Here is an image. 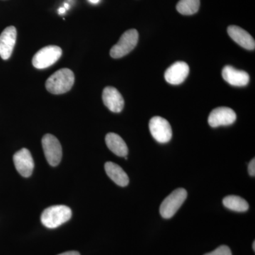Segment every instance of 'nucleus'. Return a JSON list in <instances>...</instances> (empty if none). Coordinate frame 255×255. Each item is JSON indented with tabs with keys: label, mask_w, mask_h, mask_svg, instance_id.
Here are the masks:
<instances>
[{
	"label": "nucleus",
	"mask_w": 255,
	"mask_h": 255,
	"mask_svg": "<svg viewBox=\"0 0 255 255\" xmlns=\"http://www.w3.org/2000/svg\"><path fill=\"white\" fill-rule=\"evenodd\" d=\"M75 82L73 72L68 68L60 69L47 80V90L53 95H62L71 90Z\"/></svg>",
	"instance_id": "1"
},
{
	"label": "nucleus",
	"mask_w": 255,
	"mask_h": 255,
	"mask_svg": "<svg viewBox=\"0 0 255 255\" xmlns=\"http://www.w3.org/2000/svg\"><path fill=\"white\" fill-rule=\"evenodd\" d=\"M72 211L68 206H50L42 213L41 221L45 227L53 229L59 227L71 219Z\"/></svg>",
	"instance_id": "2"
},
{
	"label": "nucleus",
	"mask_w": 255,
	"mask_h": 255,
	"mask_svg": "<svg viewBox=\"0 0 255 255\" xmlns=\"http://www.w3.org/2000/svg\"><path fill=\"white\" fill-rule=\"evenodd\" d=\"M187 197V191L183 188L172 191L161 204L159 213L162 217L166 219L173 217Z\"/></svg>",
	"instance_id": "3"
},
{
	"label": "nucleus",
	"mask_w": 255,
	"mask_h": 255,
	"mask_svg": "<svg viewBox=\"0 0 255 255\" xmlns=\"http://www.w3.org/2000/svg\"><path fill=\"white\" fill-rule=\"evenodd\" d=\"M138 41V33L137 30H128L121 36L117 44L110 50V55L113 58H121L128 54L136 46Z\"/></svg>",
	"instance_id": "4"
},
{
	"label": "nucleus",
	"mask_w": 255,
	"mask_h": 255,
	"mask_svg": "<svg viewBox=\"0 0 255 255\" xmlns=\"http://www.w3.org/2000/svg\"><path fill=\"white\" fill-rule=\"evenodd\" d=\"M61 48L57 46H48L41 48L33 56L32 63L37 69L49 68L56 63L62 55Z\"/></svg>",
	"instance_id": "5"
},
{
	"label": "nucleus",
	"mask_w": 255,
	"mask_h": 255,
	"mask_svg": "<svg viewBox=\"0 0 255 255\" xmlns=\"http://www.w3.org/2000/svg\"><path fill=\"white\" fill-rule=\"evenodd\" d=\"M42 145L47 161L50 165L55 167L61 161L63 151L59 140L51 134H46L42 138Z\"/></svg>",
	"instance_id": "6"
},
{
	"label": "nucleus",
	"mask_w": 255,
	"mask_h": 255,
	"mask_svg": "<svg viewBox=\"0 0 255 255\" xmlns=\"http://www.w3.org/2000/svg\"><path fill=\"white\" fill-rule=\"evenodd\" d=\"M149 128L154 139L160 143L168 142L172 138V130L170 124L162 117H152L149 123Z\"/></svg>",
	"instance_id": "7"
},
{
	"label": "nucleus",
	"mask_w": 255,
	"mask_h": 255,
	"mask_svg": "<svg viewBox=\"0 0 255 255\" xmlns=\"http://www.w3.org/2000/svg\"><path fill=\"white\" fill-rule=\"evenodd\" d=\"M237 116L236 112L228 107H218L209 114V124L213 128H217L221 126H229L236 121Z\"/></svg>",
	"instance_id": "8"
},
{
	"label": "nucleus",
	"mask_w": 255,
	"mask_h": 255,
	"mask_svg": "<svg viewBox=\"0 0 255 255\" xmlns=\"http://www.w3.org/2000/svg\"><path fill=\"white\" fill-rule=\"evenodd\" d=\"M13 160L18 173L23 177H29L34 169V162L31 152L26 148H22L14 154Z\"/></svg>",
	"instance_id": "9"
},
{
	"label": "nucleus",
	"mask_w": 255,
	"mask_h": 255,
	"mask_svg": "<svg viewBox=\"0 0 255 255\" xmlns=\"http://www.w3.org/2000/svg\"><path fill=\"white\" fill-rule=\"evenodd\" d=\"M16 29L14 26H8L0 35V57L3 60L9 59L14 50L16 40Z\"/></svg>",
	"instance_id": "10"
},
{
	"label": "nucleus",
	"mask_w": 255,
	"mask_h": 255,
	"mask_svg": "<svg viewBox=\"0 0 255 255\" xmlns=\"http://www.w3.org/2000/svg\"><path fill=\"white\" fill-rule=\"evenodd\" d=\"M189 73V65L184 62L178 61L167 69L164 73V78L171 85H180L187 78Z\"/></svg>",
	"instance_id": "11"
},
{
	"label": "nucleus",
	"mask_w": 255,
	"mask_h": 255,
	"mask_svg": "<svg viewBox=\"0 0 255 255\" xmlns=\"http://www.w3.org/2000/svg\"><path fill=\"white\" fill-rule=\"evenodd\" d=\"M102 100L107 108L114 113H120L124 107V100L120 92L113 87H107L102 93Z\"/></svg>",
	"instance_id": "12"
},
{
	"label": "nucleus",
	"mask_w": 255,
	"mask_h": 255,
	"mask_svg": "<svg viewBox=\"0 0 255 255\" xmlns=\"http://www.w3.org/2000/svg\"><path fill=\"white\" fill-rule=\"evenodd\" d=\"M222 76L225 81L232 86H246L250 81L249 75L246 72L237 70L231 65H227L223 68Z\"/></svg>",
	"instance_id": "13"
},
{
	"label": "nucleus",
	"mask_w": 255,
	"mask_h": 255,
	"mask_svg": "<svg viewBox=\"0 0 255 255\" xmlns=\"http://www.w3.org/2000/svg\"><path fill=\"white\" fill-rule=\"evenodd\" d=\"M228 33L231 38L238 45L247 50H254L255 41L253 36L246 30L238 26H230L228 28Z\"/></svg>",
	"instance_id": "14"
},
{
	"label": "nucleus",
	"mask_w": 255,
	"mask_h": 255,
	"mask_svg": "<svg viewBox=\"0 0 255 255\" xmlns=\"http://www.w3.org/2000/svg\"><path fill=\"white\" fill-rule=\"evenodd\" d=\"M107 147L113 153L119 157H127L128 149L122 137L114 132H110L105 137Z\"/></svg>",
	"instance_id": "15"
},
{
	"label": "nucleus",
	"mask_w": 255,
	"mask_h": 255,
	"mask_svg": "<svg viewBox=\"0 0 255 255\" xmlns=\"http://www.w3.org/2000/svg\"><path fill=\"white\" fill-rule=\"evenodd\" d=\"M106 172L109 177L120 187H127L129 184V178L124 169L117 164L107 162L105 164Z\"/></svg>",
	"instance_id": "16"
},
{
	"label": "nucleus",
	"mask_w": 255,
	"mask_h": 255,
	"mask_svg": "<svg viewBox=\"0 0 255 255\" xmlns=\"http://www.w3.org/2000/svg\"><path fill=\"white\" fill-rule=\"evenodd\" d=\"M223 204L227 209L237 212H246L249 209L248 203L238 196H226L223 199Z\"/></svg>",
	"instance_id": "17"
},
{
	"label": "nucleus",
	"mask_w": 255,
	"mask_h": 255,
	"mask_svg": "<svg viewBox=\"0 0 255 255\" xmlns=\"http://www.w3.org/2000/svg\"><path fill=\"white\" fill-rule=\"evenodd\" d=\"M200 0H180L177 4L178 12L183 15H193L199 11Z\"/></svg>",
	"instance_id": "18"
},
{
	"label": "nucleus",
	"mask_w": 255,
	"mask_h": 255,
	"mask_svg": "<svg viewBox=\"0 0 255 255\" xmlns=\"http://www.w3.org/2000/svg\"><path fill=\"white\" fill-rule=\"evenodd\" d=\"M204 255H232L231 249L226 246H221L217 249Z\"/></svg>",
	"instance_id": "19"
},
{
	"label": "nucleus",
	"mask_w": 255,
	"mask_h": 255,
	"mask_svg": "<svg viewBox=\"0 0 255 255\" xmlns=\"http://www.w3.org/2000/svg\"><path fill=\"white\" fill-rule=\"evenodd\" d=\"M248 172L252 177H255V159L253 158L250 162L248 165Z\"/></svg>",
	"instance_id": "20"
},
{
	"label": "nucleus",
	"mask_w": 255,
	"mask_h": 255,
	"mask_svg": "<svg viewBox=\"0 0 255 255\" xmlns=\"http://www.w3.org/2000/svg\"><path fill=\"white\" fill-rule=\"evenodd\" d=\"M58 255H80V254L77 251H69Z\"/></svg>",
	"instance_id": "21"
},
{
	"label": "nucleus",
	"mask_w": 255,
	"mask_h": 255,
	"mask_svg": "<svg viewBox=\"0 0 255 255\" xmlns=\"http://www.w3.org/2000/svg\"><path fill=\"white\" fill-rule=\"evenodd\" d=\"M65 11H66V10H65V8L63 7H60L59 9H58V13H59V14H65Z\"/></svg>",
	"instance_id": "22"
},
{
	"label": "nucleus",
	"mask_w": 255,
	"mask_h": 255,
	"mask_svg": "<svg viewBox=\"0 0 255 255\" xmlns=\"http://www.w3.org/2000/svg\"><path fill=\"white\" fill-rule=\"evenodd\" d=\"M89 1H90V3H92V4H98L99 2H100V0H88Z\"/></svg>",
	"instance_id": "23"
},
{
	"label": "nucleus",
	"mask_w": 255,
	"mask_h": 255,
	"mask_svg": "<svg viewBox=\"0 0 255 255\" xmlns=\"http://www.w3.org/2000/svg\"><path fill=\"white\" fill-rule=\"evenodd\" d=\"M63 7L65 8V10L70 9V4L68 3H64Z\"/></svg>",
	"instance_id": "24"
},
{
	"label": "nucleus",
	"mask_w": 255,
	"mask_h": 255,
	"mask_svg": "<svg viewBox=\"0 0 255 255\" xmlns=\"http://www.w3.org/2000/svg\"><path fill=\"white\" fill-rule=\"evenodd\" d=\"M253 251H255V242L253 243Z\"/></svg>",
	"instance_id": "25"
}]
</instances>
